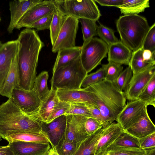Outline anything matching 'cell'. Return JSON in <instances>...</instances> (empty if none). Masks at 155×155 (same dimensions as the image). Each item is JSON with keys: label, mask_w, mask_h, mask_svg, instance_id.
I'll list each match as a JSON object with an SVG mask.
<instances>
[{"label": "cell", "mask_w": 155, "mask_h": 155, "mask_svg": "<svg viewBox=\"0 0 155 155\" xmlns=\"http://www.w3.org/2000/svg\"><path fill=\"white\" fill-rule=\"evenodd\" d=\"M124 132V130L117 122H112L104 127L102 134L98 142L95 155L113 144Z\"/></svg>", "instance_id": "cell-20"}, {"label": "cell", "mask_w": 155, "mask_h": 155, "mask_svg": "<svg viewBox=\"0 0 155 155\" xmlns=\"http://www.w3.org/2000/svg\"><path fill=\"white\" fill-rule=\"evenodd\" d=\"M81 25L84 42L97 35L96 21L85 18H79Z\"/></svg>", "instance_id": "cell-33"}, {"label": "cell", "mask_w": 155, "mask_h": 155, "mask_svg": "<svg viewBox=\"0 0 155 155\" xmlns=\"http://www.w3.org/2000/svg\"><path fill=\"white\" fill-rule=\"evenodd\" d=\"M42 0H13L9 2L10 21L7 28L9 34L12 33L21 18L31 7Z\"/></svg>", "instance_id": "cell-19"}, {"label": "cell", "mask_w": 155, "mask_h": 155, "mask_svg": "<svg viewBox=\"0 0 155 155\" xmlns=\"http://www.w3.org/2000/svg\"><path fill=\"white\" fill-rule=\"evenodd\" d=\"M104 127L88 136L81 142L72 155H95L97 146L103 133Z\"/></svg>", "instance_id": "cell-24"}, {"label": "cell", "mask_w": 155, "mask_h": 155, "mask_svg": "<svg viewBox=\"0 0 155 155\" xmlns=\"http://www.w3.org/2000/svg\"><path fill=\"white\" fill-rule=\"evenodd\" d=\"M18 78L17 53L12 61L9 71L0 89V95L11 98L13 90L18 86Z\"/></svg>", "instance_id": "cell-23"}, {"label": "cell", "mask_w": 155, "mask_h": 155, "mask_svg": "<svg viewBox=\"0 0 155 155\" xmlns=\"http://www.w3.org/2000/svg\"><path fill=\"white\" fill-rule=\"evenodd\" d=\"M70 104L60 101L54 107L46 122L49 123L64 114L69 109Z\"/></svg>", "instance_id": "cell-41"}, {"label": "cell", "mask_w": 155, "mask_h": 155, "mask_svg": "<svg viewBox=\"0 0 155 155\" xmlns=\"http://www.w3.org/2000/svg\"><path fill=\"white\" fill-rule=\"evenodd\" d=\"M104 70V79L113 82L123 71L122 65L112 61H109L106 64L102 65Z\"/></svg>", "instance_id": "cell-34"}, {"label": "cell", "mask_w": 155, "mask_h": 155, "mask_svg": "<svg viewBox=\"0 0 155 155\" xmlns=\"http://www.w3.org/2000/svg\"><path fill=\"white\" fill-rule=\"evenodd\" d=\"M141 48L143 50L155 51V23L149 28L143 41Z\"/></svg>", "instance_id": "cell-40"}, {"label": "cell", "mask_w": 155, "mask_h": 155, "mask_svg": "<svg viewBox=\"0 0 155 155\" xmlns=\"http://www.w3.org/2000/svg\"><path fill=\"white\" fill-rule=\"evenodd\" d=\"M53 15V12L47 15L26 28L30 29L34 28L38 31L45 29L50 30Z\"/></svg>", "instance_id": "cell-42"}, {"label": "cell", "mask_w": 155, "mask_h": 155, "mask_svg": "<svg viewBox=\"0 0 155 155\" xmlns=\"http://www.w3.org/2000/svg\"><path fill=\"white\" fill-rule=\"evenodd\" d=\"M150 155H155V152L153 153Z\"/></svg>", "instance_id": "cell-51"}, {"label": "cell", "mask_w": 155, "mask_h": 155, "mask_svg": "<svg viewBox=\"0 0 155 155\" xmlns=\"http://www.w3.org/2000/svg\"><path fill=\"white\" fill-rule=\"evenodd\" d=\"M2 44L1 41H0V48L1 47L2 45Z\"/></svg>", "instance_id": "cell-52"}, {"label": "cell", "mask_w": 155, "mask_h": 155, "mask_svg": "<svg viewBox=\"0 0 155 155\" xmlns=\"http://www.w3.org/2000/svg\"><path fill=\"white\" fill-rule=\"evenodd\" d=\"M11 98L19 108L27 114L37 112L41 103V99L33 89L27 91L18 86L13 90Z\"/></svg>", "instance_id": "cell-9"}, {"label": "cell", "mask_w": 155, "mask_h": 155, "mask_svg": "<svg viewBox=\"0 0 155 155\" xmlns=\"http://www.w3.org/2000/svg\"><path fill=\"white\" fill-rule=\"evenodd\" d=\"M67 16L98 21L101 14L94 0H55Z\"/></svg>", "instance_id": "cell-7"}, {"label": "cell", "mask_w": 155, "mask_h": 155, "mask_svg": "<svg viewBox=\"0 0 155 155\" xmlns=\"http://www.w3.org/2000/svg\"><path fill=\"white\" fill-rule=\"evenodd\" d=\"M143 49L140 48L132 52L128 66L131 68L133 74L141 72L149 67L155 65V61H145L143 60Z\"/></svg>", "instance_id": "cell-30"}, {"label": "cell", "mask_w": 155, "mask_h": 155, "mask_svg": "<svg viewBox=\"0 0 155 155\" xmlns=\"http://www.w3.org/2000/svg\"><path fill=\"white\" fill-rule=\"evenodd\" d=\"M50 143L18 141L8 145L13 155H46L51 148Z\"/></svg>", "instance_id": "cell-16"}, {"label": "cell", "mask_w": 155, "mask_h": 155, "mask_svg": "<svg viewBox=\"0 0 155 155\" xmlns=\"http://www.w3.org/2000/svg\"><path fill=\"white\" fill-rule=\"evenodd\" d=\"M108 45L100 38L93 37L83 42L80 55L84 68L88 73L107 57Z\"/></svg>", "instance_id": "cell-6"}, {"label": "cell", "mask_w": 155, "mask_h": 155, "mask_svg": "<svg viewBox=\"0 0 155 155\" xmlns=\"http://www.w3.org/2000/svg\"><path fill=\"white\" fill-rule=\"evenodd\" d=\"M87 73L82 64L80 56L53 72L51 87L67 90H78Z\"/></svg>", "instance_id": "cell-5"}, {"label": "cell", "mask_w": 155, "mask_h": 155, "mask_svg": "<svg viewBox=\"0 0 155 155\" xmlns=\"http://www.w3.org/2000/svg\"><path fill=\"white\" fill-rule=\"evenodd\" d=\"M41 122L35 117L23 112L11 98H8L0 105V136L4 139L6 136L16 132L44 134Z\"/></svg>", "instance_id": "cell-3"}, {"label": "cell", "mask_w": 155, "mask_h": 155, "mask_svg": "<svg viewBox=\"0 0 155 155\" xmlns=\"http://www.w3.org/2000/svg\"><path fill=\"white\" fill-rule=\"evenodd\" d=\"M146 106L148 105L145 103L139 100L128 101L116 121L125 130L140 116Z\"/></svg>", "instance_id": "cell-13"}, {"label": "cell", "mask_w": 155, "mask_h": 155, "mask_svg": "<svg viewBox=\"0 0 155 155\" xmlns=\"http://www.w3.org/2000/svg\"><path fill=\"white\" fill-rule=\"evenodd\" d=\"M2 140L1 137L0 136V141H1Z\"/></svg>", "instance_id": "cell-53"}, {"label": "cell", "mask_w": 155, "mask_h": 155, "mask_svg": "<svg viewBox=\"0 0 155 155\" xmlns=\"http://www.w3.org/2000/svg\"><path fill=\"white\" fill-rule=\"evenodd\" d=\"M66 125V117L64 115L48 123L41 121L42 130L49 140L52 148L54 149L63 137Z\"/></svg>", "instance_id": "cell-14"}, {"label": "cell", "mask_w": 155, "mask_h": 155, "mask_svg": "<svg viewBox=\"0 0 155 155\" xmlns=\"http://www.w3.org/2000/svg\"><path fill=\"white\" fill-rule=\"evenodd\" d=\"M41 100L38 111L27 115L46 122L54 107L60 101L57 94L56 89L51 87L49 92Z\"/></svg>", "instance_id": "cell-21"}, {"label": "cell", "mask_w": 155, "mask_h": 155, "mask_svg": "<svg viewBox=\"0 0 155 155\" xmlns=\"http://www.w3.org/2000/svg\"><path fill=\"white\" fill-rule=\"evenodd\" d=\"M55 2L56 6L53 12L50 29V37L52 46L55 42L60 31L68 16L63 12L56 1Z\"/></svg>", "instance_id": "cell-27"}, {"label": "cell", "mask_w": 155, "mask_h": 155, "mask_svg": "<svg viewBox=\"0 0 155 155\" xmlns=\"http://www.w3.org/2000/svg\"><path fill=\"white\" fill-rule=\"evenodd\" d=\"M140 148L147 151L155 149V132L139 140Z\"/></svg>", "instance_id": "cell-45"}, {"label": "cell", "mask_w": 155, "mask_h": 155, "mask_svg": "<svg viewBox=\"0 0 155 155\" xmlns=\"http://www.w3.org/2000/svg\"><path fill=\"white\" fill-rule=\"evenodd\" d=\"M69 114L81 115L87 118L92 117L89 110L83 105L70 104L69 109L64 115L66 116Z\"/></svg>", "instance_id": "cell-43"}, {"label": "cell", "mask_w": 155, "mask_h": 155, "mask_svg": "<svg viewBox=\"0 0 155 155\" xmlns=\"http://www.w3.org/2000/svg\"><path fill=\"white\" fill-rule=\"evenodd\" d=\"M84 88L90 93L94 105L100 110L104 123L108 125L116 121L126 104L124 92L113 82L105 79Z\"/></svg>", "instance_id": "cell-2"}, {"label": "cell", "mask_w": 155, "mask_h": 155, "mask_svg": "<svg viewBox=\"0 0 155 155\" xmlns=\"http://www.w3.org/2000/svg\"><path fill=\"white\" fill-rule=\"evenodd\" d=\"M112 145L129 148H140L139 140L124 132Z\"/></svg>", "instance_id": "cell-37"}, {"label": "cell", "mask_w": 155, "mask_h": 155, "mask_svg": "<svg viewBox=\"0 0 155 155\" xmlns=\"http://www.w3.org/2000/svg\"><path fill=\"white\" fill-rule=\"evenodd\" d=\"M1 18L0 17V22L1 21Z\"/></svg>", "instance_id": "cell-54"}, {"label": "cell", "mask_w": 155, "mask_h": 155, "mask_svg": "<svg viewBox=\"0 0 155 155\" xmlns=\"http://www.w3.org/2000/svg\"><path fill=\"white\" fill-rule=\"evenodd\" d=\"M147 106L144 107L138 119L124 131L139 140L155 132V126L149 116Z\"/></svg>", "instance_id": "cell-17"}, {"label": "cell", "mask_w": 155, "mask_h": 155, "mask_svg": "<svg viewBox=\"0 0 155 155\" xmlns=\"http://www.w3.org/2000/svg\"><path fill=\"white\" fill-rule=\"evenodd\" d=\"M80 144L75 141L61 140L54 149L60 155H72Z\"/></svg>", "instance_id": "cell-38"}, {"label": "cell", "mask_w": 155, "mask_h": 155, "mask_svg": "<svg viewBox=\"0 0 155 155\" xmlns=\"http://www.w3.org/2000/svg\"><path fill=\"white\" fill-rule=\"evenodd\" d=\"M132 51L120 41L108 46L107 61L128 65Z\"/></svg>", "instance_id": "cell-22"}, {"label": "cell", "mask_w": 155, "mask_h": 155, "mask_svg": "<svg viewBox=\"0 0 155 155\" xmlns=\"http://www.w3.org/2000/svg\"><path fill=\"white\" fill-rule=\"evenodd\" d=\"M155 51L152 52L149 50H143L142 57L143 60L145 61H155Z\"/></svg>", "instance_id": "cell-48"}, {"label": "cell", "mask_w": 155, "mask_h": 155, "mask_svg": "<svg viewBox=\"0 0 155 155\" xmlns=\"http://www.w3.org/2000/svg\"><path fill=\"white\" fill-rule=\"evenodd\" d=\"M18 47L17 39L9 41L0 48V89L9 70Z\"/></svg>", "instance_id": "cell-15"}, {"label": "cell", "mask_w": 155, "mask_h": 155, "mask_svg": "<svg viewBox=\"0 0 155 155\" xmlns=\"http://www.w3.org/2000/svg\"><path fill=\"white\" fill-rule=\"evenodd\" d=\"M100 5L103 6H115L116 7L121 5L123 0H94Z\"/></svg>", "instance_id": "cell-47"}, {"label": "cell", "mask_w": 155, "mask_h": 155, "mask_svg": "<svg viewBox=\"0 0 155 155\" xmlns=\"http://www.w3.org/2000/svg\"><path fill=\"white\" fill-rule=\"evenodd\" d=\"M78 23V19L71 16H68L52 46L53 52L55 53L62 49L76 46L75 39Z\"/></svg>", "instance_id": "cell-8"}, {"label": "cell", "mask_w": 155, "mask_h": 155, "mask_svg": "<svg viewBox=\"0 0 155 155\" xmlns=\"http://www.w3.org/2000/svg\"><path fill=\"white\" fill-rule=\"evenodd\" d=\"M103 127H105L101 122L92 117L87 118L85 124V131L88 136L94 134Z\"/></svg>", "instance_id": "cell-44"}, {"label": "cell", "mask_w": 155, "mask_h": 155, "mask_svg": "<svg viewBox=\"0 0 155 155\" xmlns=\"http://www.w3.org/2000/svg\"><path fill=\"white\" fill-rule=\"evenodd\" d=\"M137 100L145 103L148 106L151 105L155 107V75L139 94Z\"/></svg>", "instance_id": "cell-32"}, {"label": "cell", "mask_w": 155, "mask_h": 155, "mask_svg": "<svg viewBox=\"0 0 155 155\" xmlns=\"http://www.w3.org/2000/svg\"><path fill=\"white\" fill-rule=\"evenodd\" d=\"M104 69L101 67L96 72L87 74L82 81L81 87L86 88L100 82L104 79Z\"/></svg>", "instance_id": "cell-39"}, {"label": "cell", "mask_w": 155, "mask_h": 155, "mask_svg": "<svg viewBox=\"0 0 155 155\" xmlns=\"http://www.w3.org/2000/svg\"><path fill=\"white\" fill-rule=\"evenodd\" d=\"M49 75L48 72L43 71L36 76L33 90L41 99L49 91L47 85Z\"/></svg>", "instance_id": "cell-31"}, {"label": "cell", "mask_w": 155, "mask_h": 155, "mask_svg": "<svg viewBox=\"0 0 155 155\" xmlns=\"http://www.w3.org/2000/svg\"><path fill=\"white\" fill-rule=\"evenodd\" d=\"M46 155H60L53 148H50Z\"/></svg>", "instance_id": "cell-50"}, {"label": "cell", "mask_w": 155, "mask_h": 155, "mask_svg": "<svg viewBox=\"0 0 155 155\" xmlns=\"http://www.w3.org/2000/svg\"><path fill=\"white\" fill-rule=\"evenodd\" d=\"M133 74L132 70L128 66L123 70L113 83L120 91L124 92L127 89Z\"/></svg>", "instance_id": "cell-35"}, {"label": "cell", "mask_w": 155, "mask_h": 155, "mask_svg": "<svg viewBox=\"0 0 155 155\" xmlns=\"http://www.w3.org/2000/svg\"><path fill=\"white\" fill-rule=\"evenodd\" d=\"M0 155H13L8 145L0 146Z\"/></svg>", "instance_id": "cell-49"}, {"label": "cell", "mask_w": 155, "mask_h": 155, "mask_svg": "<svg viewBox=\"0 0 155 155\" xmlns=\"http://www.w3.org/2000/svg\"><path fill=\"white\" fill-rule=\"evenodd\" d=\"M154 152L155 150L147 151L112 145L97 155H150Z\"/></svg>", "instance_id": "cell-28"}, {"label": "cell", "mask_w": 155, "mask_h": 155, "mask_svg": "<svg viewBox=\"0 0 155 155\" xmlns=\"http://www.w3.org/2000/svg\"><path fill=\"white\" fill-rule=\"evenodd\" d=\"M81 46L65 48L59 50L54 66L53 72L75 60L80 55Z\"/></svg>", "instance_id": "cell-25"}, {"label": "cell", "mask_w": 155, "mask_h": 155, "mask_svg": "<svg viewBox=\"0 0 155 155\" xmlns=\"http://www.w3.org/2000/svg\"><path fill=\"white\" fill-rule=\"evenodd\" d=\"M17 39L18 85L23 89L31 91L33 88L39 55L44 44L36 31L30 28L22 31Z\"/></svg>", "instance_id": "cell-1"}, {"label": "cell", "mask_w": 155, "mask_h": 155, "mask_svg": "<svg viewBox=\"0 0 155 155\" xmlns=\"http://www.w3.org/2000/svg\"><path fill=\"white\" fill-rule=\"evenodd\" d=\"M56 93L61 101L72 104L94 105L90 93L85 88L78 90L57 89Z\"/></svg>", "instance_id": "cell-18"}, {"label": "cell", "mask_w": 155, "mask_h": 155, "mask_svg": "<svg viewBox=\"0 0 155 155\" xmlns=\"http://www.w3.org/2000/svg\"><path fill=\"white\" fill-rule=\"evenodd\" d=\"M4 139L8 143L18 141L50 143L49 140L45 134L35 132H16L6 136Z\"/></svg>", "instance_id": "cell-26"}, {"label": "cell", "mask_w": 155, "mask_h": 155, "mask_svg": "<svg viewBox=\"0 0 155 155\" xmlns=\"http://www.w3.org/2000/svg\"><path fill=\"white\" fill-rule=\"evenodd\" d=\"M116 26L120 41L133 51L141 48L150 28L147 19L138 15L120 16Z\"/></svg>", "instance_id": "cell-4"}, {"label": "cell", "mask_w": 155, "mask_h": 155, "mask_svg": "<svg viewBox=\"0 0 155 155\" xmlns=\"http://www.w3.org/2000/svg\"><path fill=\"white\" fill-rule=\"evenodd\" d=\"M85 106L90 111L92 115V117L101 122L105 127L107 125L104 123L101 112L98 107L92 104Z\"/></svg>", "instance_id": "cell-46"}, {"label": "cell", "mask_w": 155, "mask_h": 155, "mask_svg": "<svg viewBox=\"0 0 155 155\" xmlns=\"http://www.w3.org/2000/svg\"><path fill=\"white\" fill-rule=\"evenodd\" d=\"M150 7L149 0H123L119 8L124 15H137Z\"/></svg>", "instance_id": "cell-29"}, {"label": "cell", "mask_w": 155, "mask_h": 155, "mask_svg": "<svg viewBox=\"0 0 155 155\" xmlns=\"http://www.w3.org/2000/svg\"><path fill=\"white\" fill-rule=\"evenodd\" d=\"M56 6L55 0H42L37 3L25 13L16 24L15 29H20L22 27H26L53 12Z\"/></svg>", "instance_id": "cell-10"}, {"label": "cell", "mask_w": 155, "mask_h": 155, "mask_svg": "<svg viewBox=\"0 0 155 155\" xmlns=\"http://www.w3.org/2000/svg\"><path fill=\"white\" fill-rule=\"evenodd\" d=\"M65 116L66 130L61 140L81 143L88 136L85 128V124L87 118L82 116L72 114Z\"/></svg>", "instance_id": "cell-12"}, {"label": "cell", "mask_w": 155, "mask_h": 155, "mask_svg": "<svg viewBox=\"0 0 155 155\" xmlns=\"http://www.w3.org/2000/svg\"><path fill=\"white\" fill-rule=\"evenodd\" d=\"M97 32L100 39L108 46L120 41L115 35L113 30L100 23L99 25L97 26Z\"/></svg>", "instance_id": "cell-36"}, {"label": "cell", "mask_w": 155, "mask_h": 155, "mask_svg": "<svg viewBox=\"0 0 155 155\" xmlns=\"http://www.w3.org/2000/svg\"><path fill=\"white\" fill-rule=\"evenodd\" d=\"M155 75V65L133 74L124 93L128 101L137 100L138 97L153 77Z\"/></svg>", "instance_id": "cell-11"}]
</instances>
